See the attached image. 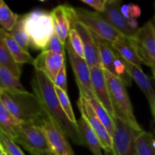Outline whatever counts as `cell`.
<instances>
[{
    "label": "cell",
    "mask_w": 155,
    "mask_h": 155,
    "mask_svg": "<svg viewBox=\"0 0 155 155\" xmlns=\"http://www.w3.org/2000/svg\"><path fill=\"white\" fill-rule=\"evenodd\" d=\"M31 86L50 120L57 128L74 143L84 145L78 126L73 124L64 111L54 89V83L50 77L43 71L35 69Z\"/></svg>",
    "instance_id": "1"
},
{
    "label": "cell",
    "mask_w": 155,
    "mask_h": 155,
    "mask_svg": "<svg viewBox=\"0 0 155 155\" xmlns=\"http://www.w3.org/2000/svg\"><path fill=\"white\" fill-rule=\"evenodd\" d=\"M0 102L21 122L42 127L50 120L37 96L26 90H0Z\"/></svg>",
    "instance_id": "2"
},
{
    "label": "cell",
    "mask_w": 155,
    "mask_h": 155,
    "mask_svg": "<svg viewBox=\"0 0 155 155\" xmlns=\"http://www.w3.org/2000/svg\"><path fill=\"white\" fill-rule=\"evenodd\" d=\"M24 19L30 46L43 51L55 33L51 13L42 9H35L24 15Z\"/></svg>",
    "instance_id": "3"
},
{
    "label": "cell",
    "mask_w": 155,
    "mask_h": 155,
    "mask_svg": "<svg viewBox=\"0 0 155 155\" xmlns=\"http://www.w3.org/2000/svg\"><path fill=\"white\" fill-rule=\"evenodd\" d=\"M104 71L115 117L128 123L137 130H143L136 120L133 113V106L129 98L125 84L109 71L104 69Z\"/></svg>",
    "instance_id": "4"
},
{
    "label": "cell",
    "mask_w": 155,
    "mask_h": 155,
    "mask_svg": "<svg viewBox=\"0 0 155 155\" xmlns=\"http://www.w3.org/2000/svg\"><path fill=\"white\" fill-rule=\"evenodd\" d=\"M142 63L149 67L155 79V20L154 18L137 29L130 37Z\"/></svg>",
    "instance_id": "5"
},
{
    "label": "cell",
    "mask_w": 155,
    "mask_h": 155,
    "mask_svg": "<svg viewBox=\"0 0 155 155\" xmlns=\"http://www.w3.org/2000/svg\"><path fill=\"white\" fill-rule=\"evenodd\" d=\"M75 14L77 21L84 24L95 36L104 39L110 44L114 42L122 35L98 12L77 8H75Z\"/></svg>",
    "instance_id": "6"
},
{
    "label": "cell",
    "mask_w": 155,
    "mask_h": 155,
    "mask_svg": "<svg viewBox=\"0 0 155 155\" xmlns=\"http://www.w3.org/2000/svg\"><path fill=\"white\" fill-rule=\"evenodd\" d=\"M115 130L112 141L113 155H136V142L143 130H139L119 118H114Z\"/></svg>",
    "instance_id": "7"
},
{
    "label": "cell",
    "mask_w": 155,
    "mask_h": 155,
    "mask_svg": "<svg viewBox=\"0 0 155 155\" xmlns=\"http://www.w3.org/2000/svg\"><path fill=\"white\" fill-rule=\"evenodd\" d=\"M65 46L67 47L68 57L75 76L80 93L83 94L87 99L96 98L91 78L90 68L87 62L74 51L68 41L65 44Z\"/></svg>",
    "instance_id": "8"
},
{
    "label": "cell",
    "mask_w": 155,
    "mask_h": 155,
    "mask_svg": "<svg viewBox=\"0 0 155 155\" xmlns=\"http://www.w3.org/2000/svg\"><path fill=\"white\" fill-rule=\"evenodd\" d=\"M77 105L81 112V115L85 117L89 125L98 136L102 149L107 153H112L113 141L111 136H110L104 124L97 116L92 104L81 93H80V98L77 101Z\"/></svg>",
    "instance_id": "9"
},
{
    "label": "cell",
    "mask_w": 155,
    "mask_h": 155,
    "mask_svg": "<svg viewBox=\"0 0 155 155\" xmlns=\"http://www.w3.org/2000/svg\"><path fill=\"white\" fill-rule=\"evenodd\" d=\"M15 143L22 145L26 150H51L46 136L41 127L32 124L21 122L17 130Z\"/></svg>",
    "instance_id": "10"
},
{
    "label": "cell",
    "mask_w": 155,
    "mask_h": 155,
    "mask_svg": "<svg viewBox=\"0 0 155 155\" xmlns=\"http://www.w3.org/2000/svg\"><path fill=\"white\" fill-rule=\"evenodd\" d=\"M55 33L64 44H66L71 30L77 21L75 8L67 5H60L51 12Z\"/></svg>",
    "instance_id": "11"
},
{
    "label": "cell",
    "mask_w": 155,
    "mask_h": 155,
    "mask_svg": "<svg viewBox=\"0 0 155 155\" xmlns=\"http://www.w3.org/2000/svg\"><path fill=\"white\" fill-rule=\"evenodd\" d=\"M74 28L78 32L81 37L83 50H84L85 60L87 62L89 68H92L94 67L103 68L100 58L98 44L93 33L77 20L74 23Z\"/></svg>",
    "instance_id": "12"
},
{
    "label": "cell",
    "mask_w": 155,
    "mask_h": 155,
    "mask_svg": "<svg viewBox=\"0 0 155 155\" xmlns=\"http://www.w3.org/2000/svg\"><path fill=\"white\" fill-rule=\"evenodd\" d=\"M120 4V1L107 0L105 10L101 15L119 33L130 38L136 33L137 30H134L130 26L128 20L121 12Z\"/></svg>",
    "instance_id": "13"
},
{
    "label": "cell",
    "mask_w": 155,
    "mask_h": 155,
    "mask_svg": "<svg viewBox=\"0 0 155 155\" xmlns=\"http://www.w3.org/2000/svg\"><path fill=\"white\" fill-rule=\"evenodd\" d=\"M90 72L95 97L114 119L115 115L110 101L108 86L104 74V68L100 67H94L90 68Z\"/></svg>",
    "instance_id": "14"
},
{
    "label": "cell",
    "mask_w": 155,
    "mask_h": 155,
    "mask_svg": "<svg viewBox=\"0 0 155 155\" xmlns=\"http://www.w3.org/2000/svg\"><path fill=\"white\" fill-rule=\"evenodd\" d=\"M43 130L50 148L57 155H74V151L67 137L57 128L51 120L42 124Z\"/></svg>",
    "instance_id": "15"
},
{
    "label": "cell",
    "mask_w": 155,
    "mask_h": 155,
    "mask_svg": "<svg viewBox=\"0 0 155 155\" xmlns=\"http://www.w3.org/2000/svg\"><path fill=\"white\" fill-rule=\"evenodd\" d=\"M64 64V55L50 51H42L33 63L35 69L45 72L53 82Z\"/></svg>",
    "instance_id": "16"
},
{
    "label": "cell",
    "mask_w": 155,
    "mask_h": 155,
    "mask_svg": "<svg viewBox=\"0 0 155 155\" xmlns=\"http://www.w3.org/2000/svg\"><path fill=\"white\" fill-rule=\"evenodd\" d=\"M125 61V60H124ZM125 64L127 71L129 75L134 80L138 85L141 90L142 91L149 103L150 108H151V114H154L155 110L154 104V87H153L152 83L149 77L142 71V68L133 64L125 61Z\"/></svg>",
    "instance_id": "17"
},
{
    "label": "cell",
    "mask_w": 155,
    "mask_h": 155,
    "mask_svg": "<svg viewBox=\"0 0 155 155\" xmlns=\"http://www.w3.org/2000/svg\"><path fill=\"white\" fill-rule=\"evenodd\" d=\"M77 125L84 145L89 148L91 152L94 155H102L101 154L102 148L99 139L93 129L89 125L87 120L83 115H81L79 120H77Z\"/></svg>",
    "instance_id": "18"
},
{
    "label": "cell",
    "mask_w": 155,
    "mask_h": 155,
    "mask_svg": "<svg viewBox=\"0 0 155 155\" xmlns=\"http://www.w3.org/2000/svg\"><path fill=\"white\" fill-rule=\"evenodd\" d=\"M110 45L113 49L117 53H118L124 60L141 68L142 64V61L138 56L130 38L121 35L114 42Z\"/></svg>",
    "instance_id": "19"
},
{
    "label": "cell",
    "mask_w": 155,
    "mask_h": 155,
    "mask_svg": "<svg viewBox=\"0 0 155 155\" xmlns=\"http://www.w3.org/2000/svg\"><path fill=\"white\" fill-rule=\"evenodd\" d=\"M5 30L1 28L0 30V65L10 71L15 77L20 79L22 71V64L18 63L15 58L9 51L4 36Z\"/></svg>",
    "instance_id": "20"
},
{
    "label": "cell",
    "mask_w": 155,
    "mask_h": 155,
    "mask_svg": "<svg viewBox=\"0 0 155 155\" xmlns=\"http://www.w3.org/2000/svg\"><path fill=\"white\" fill-rule=\"evenodd\" d=\"M21 123L7 110L2 103L0 102V131L5 133L15 141L17 138V130Z\"/></svg>",
    "instance_id": "21"
},
{
    "label": "cell",
    "mask_w": 155,
    "mask_h": 155,
    "mask_svg": "<svg viewBox=\"0 0 155 155\" xmlns=\"http://www.w3.org/2000/svg\"><path fill=\"white\" fill-rule=\"evenodd\" d=\"M95 35V34H94ZM99 48L100 58H101L102 67L104 70L109 71L114 76L115 75L114 63L116 58V51L113 49L110 42H107L104 39L95 36Z\"/></svg>",
    "instance_id": "22"
},
{
    "label": "cell",
    "mask_w": 155,
    "mask_h": 155,
    "mask_svg": "<svg viewBox=\"0 0 155 155\" xmlns=\"http://www.w3.org/2000/svg\"><path fill=\"white\" fill-rule=\"evenodd\" d=\"M4 36L6 45H7L9 51H11L13 57L15 58V61L18 63L21 64H30L33 65L35 59L30 55L28 51L24 50L21 45H18L14 40L13 38L11 36L9 33L6 32L5 30L4 31Z\"/></svg>",
    "instance_id": "23"
},
{
    "label": "cell",
    "mask_w": 155,
    "mask_h": 155,
    "mask_svg": "<svg viewBox=\"0 0 155 155\" xmlns=\"http://www.w3.org/2000/svg\"><path fill=\"white\" fill-rule=\"evenodd\" d=\"M154 133L142 132L136 142V155H155V148L153 146Z\"/></svg>",
    "instance_id": "24"
},
{
    "label": "cell",
    "mask_w": 155,
    "mask_h": 155,
    "mask_svg": "<svg viewBox=\"0 0 155 155\" xmlns=\"http://www.w3.org/2000/svg\"><path fill=\"white\" fill-rule=\"evenodd\" d=\"M88 101L92 104L95 113H96L97 116L98 117V118L101 121V123L104 124L105 128L107 129V132L109 133L110 136H111V138H113L115 130L114 122L113 118L110 117V115L109 114L107 110L98 101L97 98H90V99H88Z\"/></svg>",
    "instance_id": "25"
},
{
    "label": "cell",
    "mask_w": 155,
    "mask_h": 155,
    "mask_svg": "<svg viewBox=\"0 0 155 155\" xmlns=\"http://www.w3.org/2000/svg\"><path fill=\"white\" fill-rule=\"evenodd\" d=\"M14 40L24 50L28 51L30 45V38L25 28L24 15H20L18 21L12 31L9 33Z\"/></svg>",
    "instance_id": "26"
},
{
    "label": "cell",
    "mask_w": 155,
    "mask_h": 155,
    "mask_svg": "<svg viewBox=\"0 0 155 155\" xmlns=\"http://www.w3.org/2000/svg\"><path fill=\"white\" fill-rule=\"evenodd\" d=\"M25 91L19 79L13 75L5 68L0 65V90Z\"/></svg>",
    "instance_id": "27"
},
{
    "label": "cell",
    "mask_w": 155,
    "mask_h": 155,
    "mask_svg": "<svg viewBox=\"0 0 155 155\" xmlns=\"http://www.w3.org/2000/svg\"><path fill=\"white\" fill-rule=\"evenodd\" d=\"M20 15L14 13L3 0L0 1V24L6 32H11L17 24Z\"/></svg>",
    "instance_id": "28"
},
{
    "label": "cell",
    "mask_w": 155,
    "mask_h": 155,
    "mask_svg": "<svg viewBox=\"0 0 155 155\" xmlns=\"http://www.w3.org/2000/svg\"><path fill=\"white\" fill-rule=\"evenodd\" d=\"M114 67L115 77L121 80L123 83L125 84L126 86H130L132 83V78L129 75L128 72L127 71L125 64V61L124 59L118 53L116 52V58L114 63Z\"/></svg>",
    "instance_id": "29"
},
{
    "label": "cell",
    "mask_w": 155,
    "mask_h": 155,
    "mask_svg": "<svg viewBox=\"0 0 155 155\" xmlns=\"http://www.w3.org/2000/svg\"><path fill=\"white\" fill-rule=\"evenodd\" d=\"M54 89H55L56 93H57L58 97V100L60 101V104L61 105L62 108H63L64 111L65 112V114L68 117L70 120L73 124L77 125V120H76L74 110H73L72 107H71V101H70L69 97H68V92H64L63 89H60V88L55 86H54Z\"/></svg>",
    "instance_id": "30"
},
{
    "label": "cell",
    "mask_w": 155,
    "mask_h": 155,
    "mask_svg": "<svg viewBox=\"0 0 155 155\" xmlns=\"http://www.w3.org/2000/svg\"><path fill=\"white\" fill-rule=\"evenodd\" d=\"M0 148L12 155H25L8 135L0 131Z\"/></svg>",
    "instance_id": "31"
},
{
    "label": "cell",
    "mask_w": 155,
    "mask_h": 155,
    "mask_svg": "<svg viewBox=\"0 0 155 155\" xmlns=\"http://www.w3.org/2000/svg\"><path fill=\"white\" fill-rule=\"evenodd\" d=\"M68 42L71 44V47L74 49V51L80 56L81 58L85 59L84 55V50H83V42H82L81 37H80V34L78 32L73 28L71 30L69 34V37H68Z\"/></svg>",
    "instance_id": "32"
},
{
    "label": "cell",
    "mask_w": 155,
    "mask_h": 155,
    "mask_svg": "<svg viewBox=\"0 0 155 155\" xmlns=\"http://www.w3.org/2000/svg\"><path fill=\"white\" fill-rule=\"evenodd\" d=\"M64 44L61 41V39H59L58 35L56 34V33H54V34L51 36V39H50L49 42H48V45H47L46 48H45L43 51H50L55 53V54L64 55Z\"/></svg>",
    "instance_id": "33"
},
{
    "label": "cell",
    "mask_w": 155,
    "mask_h": 155,
    "mask_svg": "<svg viewBox=\"0 0 155 155\" xmlns=\"http://www.w3.org/2000/svg\"><path fill=\"white\" fill-rule=\"evenodd\" d=\"M54 86H58L60 89H63L64 92H68V83H67V73H66V64L63 66L56 77L55 80L54 81Z\"/></svg>",
    "instance_id": "34"
},
{
    "label": "cell",
    "mask_w": 155,
    "mask_h": 155,
    "mask_svg": "<svg viewBox=\"0 0 155 155\" xmlns=\"http://www.w3.org/2000/svg\"><path fill=\"white\" fill-rule=\"evenodd\" d=\"M107 0H82V2L91 6L96 10L97 12L101 14L104 12Z\"/></svg>",
    "instance_id": "35"
},
{
    "label": "cell",
    "mask_w": 155,
    "mask_h": 155,
    "mask_svg": "<svg viewBox=\"0 0 155 155\" xmlns=\"http://www.w3.org/2000/svg\"><path fill=\"white\" fill-rule=\"evenodd\" d=\"M130 19L133 18V19H136L137 18H139L141 15V8H139V6L133 4H130Z\"/></svg>",
    "instance_id": "36"
},
{
    "label": "cell",
    "mask_w": 155,
    "mask_h": 155,
    "mask_svg": "<svg viewBox=\"0 0 155 155\" xmlns=\"http://www.w3.org/2000/svg\"><path fill=\"white\" fill-rule=\"evenodd\" d=\"M29 153L31 155H57L51 150H27Z\"/></svg>",
    "instance_id": "37"
},
{
    "label": "cell",
    "mask_w": 155,
    "mask_h": 155,
    "mask_svg": "<svg viewBox=\"0 0 155 155\" xmlns=\"http://www.w3.org/2000/svg\"><path fill=\"white\" fill-rule=\"evenodd\" d=\"M129 24H130V27H132L134 30H137L136 27H137V21H136V19H133V18H131V19L128 20Z\"/></svg>",
    "instance_id": "38"
},
{
    "label": "cell",
    "mask_w": 155,
    "mask_h": 155,
    "mask_svg": "<svg viewBox=\"0 0 155 155\" xmlns=\"http://www.w3.org/2000/svg\"><path fill=\"white\" fill-rule=\"evenodd\" d=\"M154 92H155V80H154ZM154 104H155V95H154ZM153 119H154V121L155 122V110H154V114L152 115Z\"/></svg>",
    "instance_id": "39"
},
{
    "label": "cell",
    "mask_w": 155,
    "mask_h": 155,
    "mask_svg": "<svg viewBox=\"0 0 155 155\" xmlns=\"http://www.w3.org/2000/svg\"><path fill=\"white\" fill-rule=\"evenodd\" d=\"M0 155H7L2 148H0Z\"/></svg>",
    "instance_id": "40"
},
{
    "label": "cell",
    "mask_w": 155,
    "mask_h": 155,
    "mask_svg": "<svg viewBox=\"0 0 155 155\" xmlns=\"http://www.w3.org/2000/svg\"><path fill=\"white\" fill-rule=\"evenodd\" d=\"M5 154H7V155H12V154H10V153L7 152V151H5Z\"/></svg>",
    "instance_id": "41"
},
{
    "label": "cell",
    "mask_w": 155,
    "mask_h": 155,
    "mask_svg": "<svg viewBox=\"0 0 155 155\" xmlns=\"http://www.w3.org/2000/svg\"><path fill=\"white\" fill-rule=\"evenodd\" d=\"M153 18H154V20H155V3H154V17H153ZM154 80H155V79H154Z\"/></svg>",
    "instance_id": "42"
}]
</instances>
